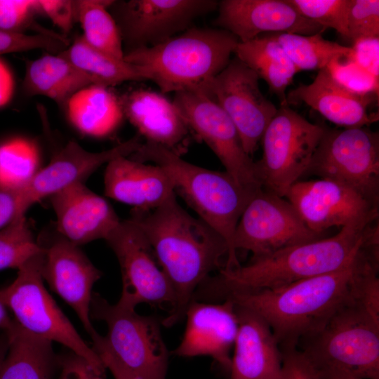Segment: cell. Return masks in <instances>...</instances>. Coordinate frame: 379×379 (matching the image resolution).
<instances>
[{
  "label": "cell",
  "instance_id": "277c9868",
  "mask_svg": "<svg viewBox=\"0 0 379 379\" xmlns=\"http://www.w3.org/2000/svg\"><path fill=\"white\" fill-rule=\"evenodd\" d=\"M133 159L161 167L178 193L197 213L199 218L226 241L228 254L224 269L239 267L233 248V237L248 201L258 189L239 185L226 171L209 170L186 161L180 154L161 145L146 142L133 154Z\"/></svg>",
  "mask_w": 379,
  "mask_h": 379
},
{
  "label": "cell",
  "instance_id": "8992f818",
  "mask_svg": "<svg viewBox=\"0 0 379 379\" xmlns=\"http://www.w3.org/2000/svg\"><path fill=\"white\" fill-rule=\"evenodd\" d=\"M298 346L316 368L336 366L366 379H379V317L357 299L340 308Z\"/></svg>",
  "mask_w": 379,
  "mask_h": 379
},
{
  "label": "cell",
  "instance_id": "7dc6e473",
  "mask_svg": "<svg viewBox=\"0 0 379 379\" xmlns=\"http://www.w3.org/2000/svg\"><path fill=\"white\" fill-rule=\"evenodd\" d=\"M317 369L320 379H366L340 367L326 366Z\"/></svg>",
  "mask_w": 379,
  "mask_h": 379
},
{
  "label": "cell",
  "instance_id": "6da1fadb",
  "mask_svg": "<svg viewBox=\"0 0 379 379\" xmlns=\"http://www.w3.org/2000/svg\"><path fill=\"white\" fill-rule=\"evenodd\" d=\"M130 219L145 237L171 284L175 304L162 324L173 326L185 316L199 286L213 271L224 267L227 244L204 221L184 210L175 197L152 210H134Z\"/></svg>",
  "mask_w": 379,
  "mask_h": 379
},
{
  "label": "cell",
  "instance_id": "d590c367",
  "mask_svg": "<svg viewBox=\"0 0 379 379\" xmlns=\"http://www.w3.org/2000/svg\"><path fill=\"white\" fill-rule=\"evenodd\" d=\"M304 18L321 26L347 34V15L350 0H287Z\"/></svg>",
  "mask_w": 379,
  "mask_h": 379
},
{
  "label": "cell",
  "instance_id": "7bdbcfd3",
  "mask_svg": "<svg viewBox=\"0 0 379 379\" xmlns=\"http://www.w3.org/2000/svg\"><path fill=\"white\" fill-rule=\"evenodd\" d=\"M23 188L0 186V230L17 217L25 214L22 205Z\"/></svg>",
  "mask_w": 379,
  "mask_h": 379
},
{
  "label": "cell",
  "instance_id": "d6986e66",
  "mask_svg": "<svg viewBox=\"0 0 379 379\" xmlns=\"http://www.w3.org/2000/svg\"><path fill=\"white\" fill-rule=\"evenodd\" d=\"M185 316L182 339L173 353L182 357H209L230 373L238 328L235 305L229 300L217 304L192 300Z\"/></svg>",
  "mask_w": 379,
  "mask_h": 379
},
{
  "label": "cell",
  "instance_id": "ac0fdd59",
  "mask_svg": "<svg viewBox=\"0 0 379 379\" xmlns=\"http://www.w3.org/2000/svg\"><path fill=\"white\" fill-rule=\"evenodd\" d=\"M215 26L246 42L261 34H322L325 29L302 16L287 0H222L218 1Z\"/></svg>",
  "mask_w": 379,
  "mask_h": 379
},
{
  "label": "cell",
  "instance_id": "1f68e13d",
  "mask_svg": "<svg viewBox=\"0 0 379 379\" xmlns=\"http://www.w3.org/2000/svg\"><path fill=\"white\" fill-rule=\"evenodd\" d=\"M298 72L320 70L335 58L350 55L351 47L323 38L322 34L302 35L293 33H271Z\"/></svg>",
  "mask_w": 379,
  "mask_h": 379
},
{
  "label": "cell",
  "instance_id": "603a6c76",
  "mask_svg": "<svg viewBox=\"0 0 379 379\" xmlns=\"http://www.w3.org/2000/svg\"><path fill=\"white\" fill-rule=\"evenodd\" d=\"M104 187L107 197L139 211L154 209L175 197L171 180L161 167L126 156L107 164Z\"/></svg>",
  "mask_w": 379,
  "mask_h": 379
},
{
  "label": "cell",
  "instance_id": "44dd1931",
  "mask_svg": "<svg viewBox=\"0 0 379 379\" xmlns=\"http://www.w3.org/2000/svg\"><path fill=\"white\" fill-rule=\"evenodd\" d=\"M50 199L57 232L77 246L106 239L121 221L111 205L83 182L71 185Z\"/></svg>",
  "mask_w": 379,
  "mask_h": 379
},
{
  "label": "cell",
  "instance_id": "4dcf8cb0",
  "mask_svg": "<svg viewBox=\"0 0 379 379\" xmlns=\"http://www.w3.org/2000/svg\"><path fill=\"white\" fill-rule=\"evenodd\" d=\"M114 1H74L75 18L84 30L82 37L95 49L117 59H124L117 25L107 8Z\"/></svg>",
  "mask_w": 379,
  "mask_h": 379
},
{
  "label": "cell",
  "instance_id": "ffe728a7",
  "mask_svg": "<svg viewBox=\"0 0 379 379\" xmlns=\"http://www.w3.org/2000/svg\"><path fill=\"white\" fill-rule=\"evenodd\" d=\"M142 144L140 137L136 135L109 149L91 152L76 142H69L24 187L22 204L25 212L44 197H51L71 185L84 183L100 166L117 157L134 154Z\"/></svg>",
  "mask_w": 379,
  "mask_h": 379
},
{
  "label": "cell",
  "instance_id": "2e32d148",
  "mask_svg": "<svg viewBox=\"0 0 379 379\" xmlns=\"http://www.w3.org/2000/svg\"><path fill=\"white\" fill-rule=\"evenodd\" d=\"M285 198L292 204L305 225L321 235L333 227L368 222L378 220V204L338 181H297Z\"/></svg>",
  "mask_w": 379,
  "mask_h": 379
},
{
  "label": "cell",
  "instance_id": "4fadbf2b",
  "mask_svg": "<svg viewBox=\"0 0 379 379\" xmlns=\"http://www.w3.org/2000/svg\"><path fill=\"white\" fill-rule=\"evenodd\" d=\"M190 130L211 148L234 180L241 187H262L256 161L244 149L239 133L227 114L199 91L175 93L173 101Z\"/></svg>",
  "mask_w": 379,
  "mask_h": 379
},
{
  "label": "cell",
  "instance_id": "f546056e",
  "mask_svg": "<svg viewBox=\"0 0 379 379\" xmlns=\"http://www.w3.org/2000/svg\"><path fill=\"white\" fill-rule=\"evenodd\" d=\"M77 67L109 87L128 81L148 80L144 69L100 52L89 46L82 36L60 53Z\"/></svg>",
  "mask_w": 379,
  "mask_h": 379
},
{
  "label": "cell",
  "instance_id": "4316f807",
  "mask_svg": "<svg viewBox=\"0 0 379 379\" xmlns=\"http://www.w3.org/2000/svg\"><path fill=\"white\" fill-rule=\"evenodd\" d=\"M6 333L8 348L0 379H53L57 356L51 341L27 331L16 321Z\"/></svg>",
  "mask_w": 379,
  "mask_h": 379
},
{
  "label": "cell",
  "instance_id": "8d00e7d4",
  "mask_svg": "<svg viewBox=\"0 0 379 379\" xmlns=\"http://www.w3.org/2000/svg\"><path fill=\"white\" fill-rule=\"evenodd\" d=\"M346 28V38L352 42L379 37V1L350 0Z\"/></svg>",
  "mask_w": 379,
  "mask_h": 379
},
{
  "label": "cell",
  "instance_id": "5bb4252c",
  "mask_svg": "<svg viewBox=\"0 0 379 379\" xmlns=\"http://www.w3.org/2000/svg\"><path fill=\"white\" fill-rule=\"evenodd\" d=\"M258 74L237 57L199 91L215 102L234 124L251 156L277 108L262 93Z\"/></svg>",
  "mask_w": 379,
  "mask_h": 379
},
{
  "label": "cell",
  "instance_id": "cb8c5ba5",
  "mask_svg": "<svg viewBox=\"0 0 379 379\" xmlns=\"http://www.w3.org/2000/svg\"><path fill=\"white\" fill-rule=\"evenodd\" d=\"M378 98L356 95L338 84L326 68L318 71L312 83L300 84L286 95L287 103H305L343 128L368 126L378 120L368 106Z\"/></svg>",
  "mask_w": 379,
  "mask_h": 379
},
{
  "label": "cell",
  "instance_id": "f1b7e54d",
  "mask_svg": "<svg viewBox=\"0 0 379 379\" xmlns=\"http://www.w3.org/2000/svg\"><path fill=\"white\" fill-rule=\"evenodd\" d=\"M234 53L265 81L281 106L288 105L286 89L298 71L271 34H261L246 42L239 41Z\"/></svg>",
  "mask_w": 379,
  "mask_h": 379
},
{
  "label": "cell",
  "instance_id": "8fae6325",
  "mask_svg": "<svg viewBox=\"0 0 379 379\" xmlns=\"http://www.w3.org/2000/svg\"><path fill=\"white\" fill-rule=\"evenodd\" d=\"M321 238L302 222L284 197L259 187L244 208L233 237V248L253 254L252 260Z\"/></svg>",
  "mask_w": 379,
  "mask_h": 379
},
{
  "label": "cell",
  "instance_id": "d4e9b609",
  "mask_svg": "<svg viewBox=\"0 0 379 379\" xmlns=\"http://www.w3.org/2000/svg\"><path fill=\"white\" fill-rule=\"evenodd\" d=\"M124 114L144 136L177 153L190 128L173 104L157 92L137 89L120 98Z\"/></svg>",
  "mask_w": 379,
  "mask_h": 379
},
{
  "label": "cell",
  "instance_id": "484cf974",
  "mask_svg": "<svg viewBox=\"0 0 379 379\" xmlns=\"http://www.w3.org/2000/svg\"><path fill=\"white\" fill-rule=\"evenodd\" d=\"M98 81L59 54L46 55L27 64L24 88L30 95H44L60 105ZM101 86V85H100Z\"/></svg>",
  "mask_w": 379,
  "mask_h": 379
},
{
  "label": "cell",
  "instance_id": "52a82bcc",
  "mask_svg": "<svg viewBox=\"0 0 379 379\" xmlns=\"http://www.w3.org/2000/svg\"><path fill=\"white\" fill-rule=\"evenodd\" d=\"M42 252L18 269L15 279L0 289V301L27 331L59 343L84 358L101 375L107 370L98 354L81 338L46 289L41 275Z\"/></svg>",
  "mask_w": 379,
  "mask_h": 379
},
{
  "label": "cell",
  "instance_id": "74e56055",
  "mask_svg": "<svg viewBox=\"0 0 379 379\" xmlns=\"http://www.w3.org/2000/svg\"><path fill=\"white\" fill-rule=\"evenodd\" d=\"M67 44L64 37L52 32L30 35L0 29V55L38 48L57 52Z\"/></svg>",
  "mask_w": 379,
  "mask_h": 379
},
{
  "label": "cell",
  "instance_id": "9a60e30c",
  "mask_svg": "<svg viewBox=\"0 0 379 379\" xmlns=\"http://www.w3.org/2000/svg\"><path fill=\"white\" fill-rule=\"evenodd\" d=\"M215 0H130L109 7L129 51L159 44L218 8Z\"/></svg>",
  "mask_w": 379,
  "mask_h": 379
},
{
  "label": "cell",
  "instance_id": "d6a6232c",
  "mask_svg": "<svg viewBox=\"0 0 379 379\" xmlns=\"http://www.w3.org/2000/svg\"><path fill=\"white\" fill-rule=\"evenodd\" d=\"M39 152L32 142L14 138L0 145V186L25 187L38 172Z\"/></svg>",
  "mask_w": 379,
  "mask_h": 379
},
{
  "label": "cell",
  "instance_id": "836d02e7",
  "mask_svg": "<svg viewBox=\"0 0 379 379\" xmlns=\"http://www.w3.org/2000/svg\"><path fill=\"white\" fill-rule=\"evenodd\" d=\"M42 248L26 220L25 215L17 217L0 230V270L19 269Z\"/></svg>",
  "mask_w": 379,
  "mask_h": 379
},
{
  "label": "cell",
  "instance_id": "e0dca14e",
  "mask_svg": "<svg viewBox=\"0 0 379 379\" xmlns=\"http://www.w3.org/2000/svg\"><path fill=\"white\" fill-rule=\"evenodd\" d=\"M37 241L43 250L41 275L51 289L76 312L90 337L97 333L91 321L92 289L102 272L79 246L58 233L42 235Z\"/></svg>",
  "mask_w": 379,
  "mask_h": 379
},
{
  "label": "cell",
  "instance_id": "7a4b0ae2",
  "mask_svg": "<svg viewBox=\"0 0 379 379\" xmlns=\"http://www.w3.org/2000/svg\"><path fill=\"white\" fill-rule=\"evenodd\" d=\"M379 244L378 220L341 227L335 235L297 244L252 260L248 265L219 270L201 285L203 299L222 300L233 292L272 289L342 270L368 247Z\"/></svg>",
  "mask_w": 379,
  "mask_h": 379
},
{
  "label": "cell",
  "instance_id": "f6af8a7d",
  "mask_svg": "<svg viewBox=\"0 0 379 379\" xmlns=\"http://www.w3.org/2000/svg\"><path fill=\"white\" fill-rule=\"evenodd\" d=\"M93 349L98 354L107 369L109 370L114 379H144L132 372L121 364L109 350L104 336L98 333L91 338Z\"/></svg>",
  "mask_w": 379,
  "mask_h": 379
},
{
  "label": "cell",
  "instance_id": "ee69618b",
  "mask_svg": "<svg viewBox=\"0 0 379 379\" xmlns=\"http://www.w3.org/2000/svg\"><path fill=\"white\" fill-rule=\"evenodd\" d=\"M38 8L48 15L51 21L63 32H69L75 18L74 1L39 0Z\"/></svg>",
  "mask_w": 379,
  "mask_h": 379
},
{
  "label": "cell",
  "instance_id": "ab89813d",
  "mask_svg": "<svg viewBox=\"0 0 379 379\" xmlns=\"http://www.w3.org/2000/svg\"><path fill=\"white\" fill-rule=\"evenodd\" d=\"M36 6L38 1L34 0H0V29L18 32Z\"/></svg>",
  "mask_w": 379,
  "mask_h": 379
},
{
  "label": "cell",
  "instance_id": "c3c4849f",
  "mask_svg": "<svg viewBox=\"0 0 379 379\" xmlns=\"http://www.w3.org/2000/svg\"><path fill=\"white\" fill-rule=\"evenodd\" d=\"M6 307L0 301V328L4 332L10 331L15 324V320H12L8 316Z\"/></svg>",
  "mask_w": 379,
  "mask_h": 379
},
{
  "label": "cell",
  "instance_id": "e575fe53",
  "mask_svg": "<svg viewBox=\"0 0 379 379\" xmlns=\"http://www.w3.org/2000/svg\"><path fill=\"white\" fill-rule=\"evenodd\" d=\"M351 55L333 59L326 67L329 74L338 84L351 93L378 98L379 77L361 67Z\"/></svg>",
  "mask_w": 379,
  "mask_h": 379
},
{
  "label": "cell",
  "instance_id": "bcb514c9",
  "mask_svg": "<svg viewBox=\"0 0 379 379\" xmlns=\"http://www.w3.org/2000/svg\"><path fill=\"white\" fill-rule=\"evenodd\" d=\"M14 80L8 66L0 60V107L6 105L12 98Z\"/></svg>",
  "mask_w": 379,
  "mask_h": 379
},
{
  "label": "cell",
  "instance_id": "7402d4cb",
  "mask_svg": "<svg viewBox=\"0 0 379 379\" xmlns=\"http://www.w3.org/2000/svg\"><path fill=\"white\" fill-rule=\"evenodd\" d=\"M235 312L238 328L230 379H279L282 354L270 326L250 309L235 305Z\"/></svg>",
  "mask_w": 379,
  "mask_h": 379
},
{
  "label": "cell",
  "instance_id": "7c38bea8",
  "mask_svg": "<svg viewBox=\"0 0 379 379\" xmlns=\"http://www.w3.org/2000/svg\"><path fill=\"white\" fill-rule=\"evenodd\" d=\"M105 240L121 268L122 290L117 304L135 310L146 303L169 313L175 304L173 288L136 224L131 219L120 221Z\"/></svg>",
  "mask_w": 379,
  "mask_h": 379
},
{
  "label": "cell",
  "instance_id": "9c48e42d",
  "mask_svg": "<svg viewBox=\"0 0 379 379\" xmlns=\"http://www.w3.org/2000/svg\"><path fill=\"white\" fill-rule=\"evenodd\" d=\"M90 314L107 324L105 343L123 365L144 379H166L168 352L155 317L112 305L97 293Z\"/></svg>",
  "mask_w": 379,
  "mask_h": 379
},
{
  "label": "cell",
  "instance_id": "ba28073f",
  "mask_svg": "<svg viewBox=\"0 0 379 379\" xmlns=\"http://www.w3.org/2000/svg\"><path fill=\"white\" fill-rule=\"evenodd\" d=\"M324 129L288 105L277 109L260 140L262 157L256 164L262 187L285 197L307 172Z\"/></svg>",
  "mask_w": 379,
  "mask_h": 379
},
{
  "label": "cell",
  "instance_id": "5b68a950",
  "mask_svg": "<svg viewBox=\"0 0 379 379\" xmlns=\"http://www.w3.org/2000/svg\"><path fill=\"white\" fill-rule=\"evenodd\" d=\"M239 39L222 29L190 27L153 46L125 53L162 93L199 91L230 61Z\"/></svg>",
  "mask_w": 379,
  "mask_h": 379
},
{
  "label": "cell",
  "instance_id": "83f0119b",
  "mask_svg": "<svg viewBox=\"0 0 379 379\" xmlns=\"http://www.w3.org/2000/svg\"><path fill=\"white\" fill-rule=\"evenodd\" d=\"M66 106L69 119L75 128L93 137L109 135L124 116L120 98L109 87L97 84L75 93Z\"/></svg>",
  "mask_w": 379,
  "mask_h": 379
},
{
  "label": "cell",
  "instance_id": "3957f363",
  "mask_svg": "<svg viewBox=\"0 0 379 379\" xmlns=\"http://www.w3.org/2000/svg\"><path fill=\"white\" fill-rule=\"evenodd\" d=\"M369 256L368 247L342 270L277 288L230 293L222 300H231L260 314L281 350L298 348L302 340L321 329L340 308L359 300L361 275Z\"/></svg>",
  "mask_w": 379,
  "mask_h": 379
},
{
  "label": "cell",
  "instance_id": "b9f144b4",
  "mask_svg": "<svg viewBox=\"0 0 379 379\" xmlns=\"http://www.w3.org/2000/svg\"><path fill=\"white\" fill-rule=\"evenodd\" d=\"M351 55L364 69L379 77V37H368L353 41Z\"/></svg>",
  "mask_w": 379,
  "mask_h": 379
},
{
  "label": "cell",
  "instance_id": "f35d334b",
  "mask_svg": "<svg viewBox=\"0 0 379 379\" xmlns=\"http://www.w3.org/2000/svg\"><path fill=\"white\" fill-rule=\"evenodd\" d=\"M281 351L282 366L279 379H320L317 368L300 350Z\"/></svg>",
  "mask_w": 379,
  "mask_h": 379
},
{
  "label": "cell",
  "instance_id": "60d3db41",
  "mask_svg": "<svg viewBox=\"0 0 379 379\" xmlns=\"http://www.w3.org/2000/svg\"><path fill=\"white\" fill-rule=\"evenodd\" d=\"M60 372L58 379H103L83 357L70 352L57 357Z\"/></svg>",
  "mask_w": 379,
  "mask_h": 379
},
{
  "label": "cell",
  "instance_id": "30bf717a",
  "mask_svg": "<svg viewBox=\"0 0 379 379\" xmlns=\"http://www.w3.org/2000/svg\"><path fill=\"white\" fill-rule=\"evenodd\" d=\"M306 173L343 183L378 204V133L367 126L325 127Z\"/></svg>",
  "mask_w": 379,
  "mask_h": 379
},
{
  "label": "cell",
  "instance_id": "681fc988",
  "mask_svg": "<svg viewBox=\"0 0 379 379\" xmlns=\"http://www.w3.org/2000/svg\"><path fill=\"white\" fill-rule=\"evenodd\" d=\"M8 348V338L6 333L0 336V370Z\"/></svg>",
  "mask_w": 379,
  "mask_h": 379
}]
</instances>
